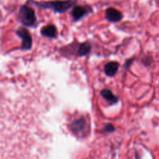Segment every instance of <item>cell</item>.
Returning <instances> with one entry per match:
<instances>
[{
    "label": "cell",
    "mask_w": 159,
    "mask_h": 159,
    "mask_svg": "<svg viewBox=\"0 0 159 159\" xmlns=\"http://www.w3.org/2000/svg\"><path fill=\"white\" fill-rule=\"evenodd\" d=\"M75 3V2L73 0H57V1L38 2L36 4L44 9H51L55 12L62 13L71 9L74 6Z\"/></svg>",
    "instance_id": "1"
},
{
    "label": "cell",
    "mask_w": 159,
    "mask_h": 159,
    "mask_svg": "<svg viewBox=\"0 0 159 159\" xmlns=\"http://www.w3.org/2000/svg\"><path fill=\"white\" fill-rule=\"evenodd\" d=\"M19 20L24 26H33L37 20L35 12L30 7L24 5L21 6L19 11Z\"/></svg>",
    "instance_id": "2"
},
{
    "label": "cell",
    "mask_w": 159,
    "mask_h": 159,
    "mask_svg": "<svg viewBox=\"0 0 159 159\" xmlns=\"http://www.w3.org/2000/svg\"><path fill=\"white\" fill-rule=\"evenodd\" d=\"M16 34L22 40L21 49L23 51H29L32 48V37L29 31L24 27H20L17 30Z\"/></svg>",
    "instance_id": "3"
},
{
    "label": "cell",
    "mask_w": 159,
    "mask_h": 159,
    "mask_svg": "<svg viewBox=\"0 0 159 159\" xmlns=\"http://www.w3.org/2000/svg\"><path fill=\"white\" fill-rule=\"evenodd\" d=\"M70 127H71V131L73 132L74 134H83L87 127L86 120H85V119L84 117L79 118V119L75 120L71 123Z\"/></svg>",
    "instance_id": "4"
},
{
    "label": "cell",
    "mask_w": 159,
    "mask_h": 159,
    "mask_svg": "<svg viewBox=\"0 0 159 159\" xmlns=\"http://www.w3.org/2000/svg\"><path fill=\"white\" fill-rule=\"evenodd\" d=\"M93 12V9L90 6H78L73 9L72 12H71V15H72L73 19H74L75 21H78V20H81L82 18H83L85 15L89 14V12Z\"/></svg>",
    "instance_id": "5"
},
{
    "label": "cell",
    "mask_w": 159,
    "mask_h": 159,
    "mask_svg": "<svg viewBox=\"0 0 159 159\" xmlns=\"http://www.w3.org/2000/svg\"><path fill=\"white\" fill-rule=\"evenodd\" d=\"M105 16L108 21L112 22V23H116V22L120 21L124 17L122 12L114 8H108L106 10Z\"/></svg>",
    "instance_id": "6"
},
{
    "label": "cell",
    "mask_w": 159,
    "mask_h": 159,
    "mask_svg": "<svg viewBox=\"0 0 159 159\" xmlns=\"http://www.w3.org/2000/svg\"><path fill=\"white\" fill-rule=\"evenodd\" d=\"M119 68V63L116 61H110L104 67V71L109 77H113L116 74Z\"/></svg>",
    "instance_id": "7"
},
{
    "label": "cell",
    "mask_w": 159,
    "mask_h": 159,
    "mask_svg": "<svg viewBox=\"0 0 159 159\" xmlns=\"http://www.w3.org/2000/svg\"><path fill=\"white\" fill-rule=\"evenodd\" d=\"M40 34L43 37H48V38H54L57 37V28L54 25H48L42 28Z\"/></svg>",
    "instance_id": "8"
},
{
    "label": "cell",
    "mask_w": 159,
    "mask_h": 159,
    "mask_svg": "<svg viewBox=\"0 0 159 159\" xmlns=\"http://www.w3.org/2000/svg\"><path fill=\"white\" fill-rule=\"evenodd\" d=\"M101 96L112 104L116 103L118 100H119V98L116 96H115L113 93V92L110 89H103L101 91Z\"/></svg>",
    "instance_id": "9"
},
{
    "label": "cell",
    "mask_w": 159,
    "mask_h": 159,
    "mask_svg": "<svg viewBox=\"0 0 159 159\" xmlns=\"http://www.w3.org/2000/svg\"><path fill=\"white\" fill-rule=\"evenodd\" d=\"M92 45L89 42H85V43H81L80 46L78 48L77 54L79 56L83 57V56L87 55L91 51Z\"/></svg>",
    "instance_id": "10"
},
{
    "label": "cell",
    "mask_w": 159,
    "mask_h": 159,
    "mask_svg": "<svg viewBox=\"0 0 159 159\" xmlns=\"http://www.w3.org/2000/svg\"><path fill=\"white\" fill-rule=\"evenodd\" d=\"M104 130H105L106 132L107 133H112V132L115 131V128L112 124H106L105 127H104Z\"/></svg>",
    "instance_id": "11"
}]
</instances>
